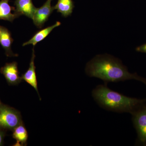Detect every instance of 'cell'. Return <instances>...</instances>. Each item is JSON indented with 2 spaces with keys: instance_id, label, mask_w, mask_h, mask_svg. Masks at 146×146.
I'll return each mask as SVG.
<instances>
[{
  "instance_id": "cell-1",
  "label": "cell",
  "mask_w": 146,
  "mask_h": 146,
  "mask_svg": "<svg viewBox=\"0 0 146 146\" xmlns=\"http://www.w3.org/2000/svg\"><path fill=\"white\" fill-rule=\"evenodd\" d=\"M85 71L88 76L100 79L106 83L134 80L146 84V78L129 72L120 59L106 54L93 58L86 64Z\"/></svg>"
},
{
  "instance_id": "cell-2",
  "label": "cell",
  "mask_w": 146,
  "mask_h": 146,
  "mask_svg": "<svg viewBox=\"0 0 146 146\" xmlns=\"http://www.w3.org/2000/svg\"><path fill=\"white\" fill-rule=\"evenodd\" d=\"M94 100L102 108L108 111L131 114L146 102L145 99L130 98L112 91L106 84L96 86L92 91Z\"/></svg>"
},
{
  "instance_id": "cell-3",
  "label": "cell",
  "mask_w": 146,
  "mask_h": 146,
  "mask_svg": "<svg viewBox=\"0 0 146 146\" xmlns=\"http://www.w3.org/2000/svg\"><path fill=\"white\" fill-rule=\"evenodd\" d=\"M131 115L133 126L137 132V143L146 146V102Z\"/></svg>"
},
{
  "instance_id": "cell-4",
  "label": "cell",
  "mask_w": 146,
  "mask_h": 146,
  "mask_svg": "<svg viewBox=\"0 0 146 146\" xmlns=\"http://www.w3.org/2000/svg\"><path fill=\"white\" fill-rule=\"evenodd\" d=\"M22 123L20 112L12 108L0 104V128L13 130Z\"/></svg>"
},
{
  "instance_id": "cell-5",
  "label": "cell",
  "mask_w": 146,
  "mask_h": 146,
  "mask_svg": "<svg viewBox=\"0 0 146 146\" xmlns=\"http://www.w3.org/2000/svg\"><path fill=\"white\" fill-rule=\"evenodd\" d=\"M52 1L47 0L42 7L36 8L32 20L35 25L38 28H42L54 10V6H51Z\"/></svg>"
},
{
  "instance_id": "cell-6",
  "label": "cell",
  "mask_w": 146,
  "mask_h": 146,
  "mask_svg": "<svg viewBox=\"0 0 146 146\" xmlns=\"http://www.w3.org/2000/svg\"><path fill=\"white\" fill-rule=\"evenodd\" d=\"M0 72L4 76L7 81L10 85H17L23 80L21 76H19L17 62L6 63L1 68Z\"/></svg>"
},
{
  "instance_id": "cell-7",
  "label": "cell",
  "mask_w": 146,
  "mask_h": 146,
  "mask_svg": "<svg viewBox=\"0 0 146 146\" xmlns=\"http://www.w3.org/2000/svg\"><path fill=\"white\" fill-rule=\"evenodd\" d=\"M14 5V13L19 16L24 15L33 20L36 8L32 0H15Z\"/></svg>"
},
{
  "instance_id": "cell-8",
  "label": "cell",
  "mask_w": 146,
  "mask_h": 146,
  "mask_svg": "<svg viewBox=\"0 0 146 146\" xmlns=\"http://www.w3.org/2000/svg\"><path fill=\"white\" fill-rule=\"evenodd\" d=\"M35 50L34 48L33 49L32 54L29 66L26 71L24 74L21 76L22 80H24L32 86L35 91H36L39 98V100H41V98L39 96V91H38V87H37V81L36 79V67L35 65Z\"/></svg>"
},
{
  "instance_id": "cell-9",
  "label": "cell",
  "mask_w": 146,
  "mask_h": 146,
  "mask_svg": "<svg viewBox=\"0 0 146 146\" xmlns=\"http://www.w3.org/2000/svg\"><path fill=\"white\" fill-rule=\"evenodd\" d=\"M13 41L11 33L8 29L0 26V44L5 51L7 57L18 56V54L14 53L11 49Z\"/></svg>"
},
{
  "instance_id": "cell-10",
  "label": "cell",
  "mask_w": 146,
  "mask_h": 146,
  "mask_svg": "<svg viewBox=\"0 0 146 146\" xmlns=\"http://www.w3.org/2000/svg\"><path fill=\"white\" fill-rule=\"evenodd\" d=\"M61 25L60 22L57 21L56 23L50 26L47 27L44 29L40 30L37 31L35 34L33 36L31 39L29 41L25 42L23 44V46L28 45H33L34 47L39 42L44 40L47 37L50 33L54 29L57 27H59Z\"/></svg>"
},
{
  "instance_id": "cell-11",
  "label": "cell",
  "mask_w": 146,
  "mask_h": 146,
  "mask_svg": "<svg viewBox=\"0 0 146 146\" xmlns=\"http://www.w3.org/2000/svg\"><path fill=\"white\" fill-rule=\"evenodd\" d=\"M10 0L0 1V20L13 22L16 18L20 17L16 13H12L14 11L15 7L11 6L9 4Z\"/></svg>"
},
{
  "instance_id": "cell-12",
  "label": "cell",
  "mask_w": 146,
  "mask_h": 146,
  "mask_svg": "<svg viewBox=\"0 0 146 146\" xmlns=\"http://www.w3.org/2000/svg\"><path fill=\"white\" fill-rule=\"evenodd\" d=\"M74 7L72 0H58L54 8L63 17L67 18L72 13Z\"/></svg>"
},
{
  "instance_id": "cell-13",
  "label": "cell",
  "mask_w": 146,
  "mask_h": 146,
  "mask_svg": "<svg viewBox=\"0 0 146 146\" xmlns=\"http://www.w3.org/2000/svg\"><path fill=\"white\" fill-rule=\"evenodd\" d=\"M13 137L17 141L15 146L26 145L28 138V133L23 123L13 129Z\"/></svg>"
},
{
  "instance_id": "cell-14",
  "label": "cell",
  "mask_w": 146,
  "mask_h": 146,
  "mask_svg": "<svg viewBox=\"0 0 146 146\" xmlns=\"http://www.w3.org/2000/svg\"><path fill=\"white\" fill-rule=\"evenodd\" d=\"M136 50L138 52L146 53V43L137 47L136 48Z\"/></svg>"
},
{
  "instance_id": "cell-15",
  "label": "cell",
  "mask_w": 146,
  "mask_h": 146,
  "mask_svg": "<svg viewBox=\"0 0 146 146\" xmlns=\"http://www.w3.org/2000/svg\"><path fill=\"white\" fill-rule=\"evenodd\" d=\"M4 135L3 132L0 130V146L3 145Z\"/></svg>"
},
{
  "instance_id": "cell-16",
  "label": "cell",
  "mask_w": 146,
  "mask_h": 146,
  "mask_svg": "<svg viewBox=\"0 0 146 146\" xmlns=\"http://www.w3.org/2000/svg\"><path fill=\"white\" fill-rule=\"evenodd\" d=\"M1 104V102H0V104Z\"/></svg>"
},
{
  "instance_id": "cell-17",
  "label": "cell",
  "mask_w": 146,
  "mask_h": 146,
  "mask_svg": "<svg viewBox=\"0 0 146 146\" xmlns=\"http://www.w3.org/2000/svg\"></svg>"
}]
</instances>
